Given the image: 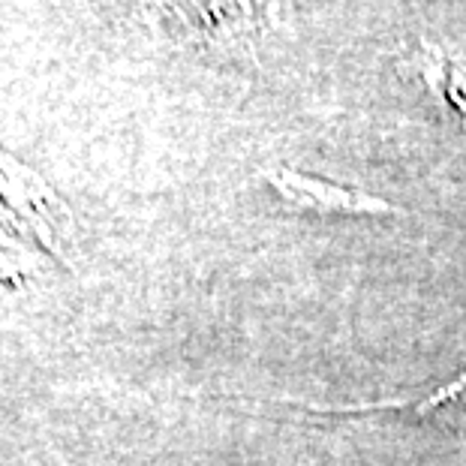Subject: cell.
Instances as JSON below:
<instances>
[{
	"label": "cell",
	"instance_id": "obj_2",
	"mask_svg": "<svg viewBox=\"0 0 466 466\" xmlns=\"http://www.w3.org/2000/svg\"><path fill=\"white\" fill-rule=\"evenodd\" d=\"M316 412H350V415H359V412H382V410H391V412H403V410H412L415 415L421 419H433V415H466V373L458 376L451 385L445 389L428 394L421 400H389V403H364V406H313Z\"/></svg>",
	"mask_w": 466,
	"mask_h": 466
},
{
	"label": "cell",
	"instance_id": "obj_1",
	"mask_svg": "<svg viewBox=\"0 0 466 466\" xmlns=\"http://www.w3.org/2000/svg\"><path fill=\"white\" fill-rule=\"evenodd\" d=\"M277 190H280L286 199L299 202L301 208H313V211H337V214H380V211H391V205H385L380 199H367L352 190H340V187L331 184H316L310 177L301 175H280L274 177Z\"/></svg>",
	"mask_w": 466,
	"mask_h": 466
}]
</instances>
